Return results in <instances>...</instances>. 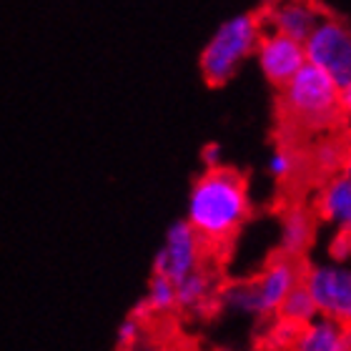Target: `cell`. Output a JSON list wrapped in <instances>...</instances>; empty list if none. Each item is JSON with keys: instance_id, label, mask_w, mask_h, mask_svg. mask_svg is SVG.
Wrapping results in <instances>:
<instances>
[{"instance_id": "cell-1", "label": "cell", "mask_w": 351, "mask_h": 351, "mask_svg": "<svg viewBox=\"0 0 351 351\" xmlns=\"http://www.w3.org/2000/svg\"><path fill=\"white\" fill-rule=\"evenodd\" d=\"M339 88L322 68L306 66L276 90V146L304 151L316 141L349 131Z\"/></svg>"}, {"instance_id": "cell-2", "label": "cell", "mask_w": 351, "mask_h": 351, "mask_svg": "<svg viewBox=\"0 0 351 351\" xmlns=\"http://www.w3.org/2000/svg\"><path fill=\"white\" fill-rule=\"evenodd\" d=\"M251 216L249 181L231 166L206 169L189 196V223L208 251L226 249Z\"/></svg>"}, {"instance_id": "cell-3", "label": "cell", "mask_w": 351, "mask_h": 351, "mask_svg": "<svg viewBox=\"0 0 351 351\" xmlns=\"http://www.w3.org/2000/svg\"><path fill=\"white\" fill-rule=\"evenodd\" d=\"M306 269H308V261L289 258L276 251V254H271L266 266L254 278L228 286L223 299L231 306L271 322V319H276L278 308H281L286 296L304 281Z\"/></svg>"}, {"instance_id": "cell-4", "label": "cell", "mask_w": 351, "mask_h": 351, "mask_svg": "<svg viewBox=\"0 0 351 351\" xmlns=\"http://www.w3.org/2000/svg\"><path fill=\"white\" fill-rule=\"evenodd\" d=\"M258 38H261V21H258L256 10L228 18L213 33L201 53L198 63H201L204 81L211 88H219L231 81L239 66L256 51Z\"/></svg>"}, {"instance_id": "cell-5", "label": "cell", "mask_w": 351, "mask_h": 351, "mask_svg": "<svg viewBox=\"0 0 351 351\" xmlns=\"http://www.w3.org/2000/svg\"><path fill=\"white\" fill-rule=\"evenodd\" d=\"M306 63L322 68L337 88L351 86V25L326 10L314 33L304 40Z\"/></svg>"}, {"instance_id": "cell-6", "label": "cell", "mask_w": 351, "mask_h": 351, "mask_svg": "<svg viewBox=\"0 0 351 351\" xmlns=\"http://www.w3.org/2000/svg\"><path fill=\"white\" fill-rule=\"evenodd\" d=\"M304 289L316 306V314L351 326V269L344 266H308Z\"/></svg>"}, {"instance_id": "cell-7", "label": "cell", "mask_w": 351, "mask_h": 351, "mask_svg": "<svg viewBox=\"0 0 351 351\" xmlns=\"http://www.w3.org/2000/svg\"><path fill=\"white\" fill-rule=\"evenodd\" d=\"M206 249L201 239L193 234V228L186 221H178L169 228L163 249L156 254L154 258V274L156 276L169 278L171 284H178L186 276H191L193 271L204 269L206 261Z\"/></svg>"}, {"instance_id": "cell-8", "label": "cell", "mask_w": 351, "mask_h": 351, "mask_svg": "<svg viewBox=\"0 0 351 351\" xmlns=\"http://www.w3.org/2000/svg\"><path fill=\"white\" fill-rule=\"evenodd\" d=\"M258 21H261V18H258ZM256 53H258V63H261L263 75L271 81V86H276V90L284 88L293 75L299 73L301 68L306 66L304 45L291 40V38L281 36L276 30L263 28V25H261V38H258Z\"/></svg>"}, {"instance_id": "cell-9", "label": "cell", "mask_w": 351, "mask_h": 351, "mask_svg": "<svg viewBox=\"0 0 351 351\" xmlns=\"http://www.w3.org/2000/svg\"><path fill=\"white\" fill-rule=\"evenodd\" d=\"M324 15H326V8L316 5V3H269V5L258 8L263 28L276 30L301 45L314 33Z\"/></svg>"}, {"instance_id": "cell-10", "label": "cell", "mask_w": 351, "mask_h": 351, "mask_svg": "<svg viewBox=\"0 0 351 351\" xmlns=\"http://www.w3.org/2000/svg\"><path fill=\"white\" fill-rule=\"evenodd\" d=\"M306 204L314 211L316 221L337 223L339 234H351V183L344 176H337L311 191Z\"/></svg>"}, {"instance_id": "cell-11", "label": "cell", "mask_w": 351, "mask_h": 351, "mask_svg": "<svg viewBox=\"0 0 351 351\" xmlns=\"http://www.w3.org/2000/svg\"><path fill=\"white\" fill-rule=\"evenodd\" d=\"M284 206V231H281V249L289 258L306 261V254L316 239V216L306 201H293Z\"/></svg>"}, {"instance_id": "cell-12", "label": "cell", "mask_w": 351, "mask_h": 351, "mask_svg": "<svg viewBox=\"0 0 351 351\" xmlns=\"http://www.w3.org/2000/svg\"><path fill=\"white\" fill-rule=\"evenodd\" d=\"M349 334L351 326L316 316L314 322H308L301 329L291 351H344L349 344Z\"/></svg>"}, {"instance_id": "cell-13", "label": "cell", "mask_w": 351, "mask_h": 351, "mask_svg": "<svg viewBox=\"0 0 351 351\" xmlns=\"http://www.w3.org/2000/svg\"><path fill=\"white\" fill-rule=\"evenodd\" d=\"M213 293V274L208 269H198L191 276L176 284V306L201 308Z\"/></svg>"}, {"instance_id": "cell-14", "label": "cell", "mask_w": 351, "mask_h": 351, "mask_svg": "<svg viewBox=\"0 0 351 351\" xmlns=\"http://www.w3.org/2000/svg\"><path fill=\"white\" fill-rule=\"evenodd\" d=\"M316 316H319V314H316L314 301H311L308 291L304 289V281H301V284L284 299V304H281V308H278L276 319H284V322L306 326L308 322H314Z\"/></svg>"}, {"instance_id": "cell-15", "label": "cell", "mask_w": 351, "mask_h": 351, "mask_svg": "<svg viewBox=\"0 0 351 351\" xmlns=\"http://www.w3.org/2000/svg\"><path fill=\"white\" fill-rule=\"evenodd\" d=\"M143 308H146V314H169V311H173L176 308V286L171 284L169 278L156 276V274L151 276Z\"/></svg>"}, {"instance_id": "cell-16", "label": "cell", "mask_w": 351, "mask_h": 351, "mask_svg": "<svg viewBox=\"0 0 351 351\" xmlns=\"http://www.w3.org/2000/svg\"><path fill=\"white\" fill-rule=\"evenodd\" d=\"M138 331H141L138 319H136V316L128 319V322L121 326V331H118V344H121V349H131V346L136 344V339H138Z\"/></svg>"}, {"instance_id": "cell-17", "label": "cell", "mask_w": 351, "mask_h": 351, "mask_svg": "<svg viewBox=\"0 0 351 351\" xmlns=\"http://www.w3.org/2000/svg\"><path fill=\"white\" fill-rule=\"evenodd\" d=\"M204 163H206V169H216V166H221L219 163V158H221V154H219V146H206L204 148Z\"/></svg>"}, {"instance_id": "cell-18", "label": "cell", "mask_w": 351, "mask_h": 351, "mask_svg": "<svg viewBox=\"0 0 351 351\" xmlns=\"http://www.w3.org/2000/svg\"><path fill=\"white\" fill-rule=\"evenodd\" d=\"M346 181L351 183V138H349V148H346V158H344V173H341Z\"/></svg>"}, {"instance_id": "cell-19", "label": "cell", "mask_w": 351, "mask_h": 351, "mask_svg": "<svg viewBox=\"0 0 351 351\" xmlns=\"http://www.w3.org/2000/svg\"><path fill=\"white\" fill-rule=\"evenodd\" d=\"M344 351H351V334H349V344H346V349Z\"/></svg>"}]
</instances>
